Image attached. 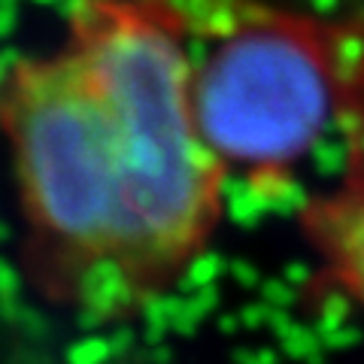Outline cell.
Masks as SVG:
<instances>
[{"label": "cell", "mask_w": 364, "mask_h": 364, "mask_svg": "<svg viewBox=\"0 0 364 364\" xmlns=\"http://www.w3.org/2000/svg\"><path fill=\"white\" fill-rule=\"evenodd\" d=\"M0 136L46 298L119 322L173 291L225 215L179 0H70L49 52L0 64Z\"/></svg>", "instance_id": "cell-1"}, {"label": "cell", "mask_w": 364, "mask_h": 364, "mask_svg": "<svg viewBox=\"0 0 364 364\" xmlns=\"http://www.w3.org/2000/svg\"><path fill=\"white\" fill-rule=\"evenodd\" d=\"M188 46L195 112L228 173H289L340 116L346 58L328 21L231 0L188 21Z\"/></svg>", "instance_id": "cell-2"}, {"label": "cell", "mask_w": 364, "mask_h": 364, "mask_svg": "<svg viewBox=\"0 0 364 364\" xmlns=\"http://www.w3.org/2000/svg\"><path fill=\"white\" fill-rule=\"evenodd\" d=\"M301 231L322 279L364 313V155L301 210Z\"/></svg>", "instance_id": "cell-3"}]
</instances>
